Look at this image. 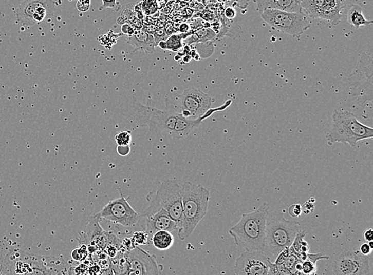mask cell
<instances>
[{
  "label": "cell",
  "mask_w": 373,
  "mask_h": 275,
  "mask_svg": "<svg viewBox=\"0 0 373 275\" xmlns=\"http://www.w3.org/2000/svg\"><path fill=\"white\" fill-rule=\"evenodd\" d=\"M213 99L199 88H187L180 95L171 93L165 97V108L189 120L202 117L213 105Z\"/></svg>",
  "instance_id": "9"
},
{
  "label": "cell",
  "mask_w": 373,
  "mask_h": 275,
  "mask_svg": "<svg viewBox=\"0 0 373 275\" xmlns=\"http://www.w3.org/2000/svg\"><path fill=\"white\" fill-rule=\"evenodd\" d=\"M156 1L158 3H161V2H162V1H163V0H156Z\"/></svg>",
  "instance_id": "45"
},
{
  "label": "cell",
  "mask_w": 373,
  "mask_h": 275,
  "mask_svg": "<svg viewBox=\"0 0 373 275\" xmlns=\"http://www.w3.org/2000/svg\"><path fill=\"white\" fill-rule=\"evenodd\" d=\"M133 112L138 125L147 127L155 137L169 138L174 140L178 113L167 108L160 110L151 105H144L136 99L133 101Z\"/></svg>",
  "instance_id": "7"
},
{
  "label": "cell",
  "mask_w": 373,
  "mask_h": 275,
  "mask_svg": "<svg viewBox=\"0 0 373 275\" xmlns=\"http://www.w3.org/2000/svg\"><path fill=\"white\" fill-rule=\"evenodd\" d=\"M364 240H366V241H372L373 240V231L371 228H369V229L366 230V231H364Z\"/></svg>",
  "instance_id": "40"
},
{
  "label": "cell",
  "mask_w": 373,
  "mask_h": 275,
  "mask_svg": "<svg viewBox=\"0 0 373 275\" xmlns=\"http://www.w3.org/2000/svg\"><path fill=\"white\" fill-rule=\"evenodd\" d=\"M350 95L364 106L372 101V54L364 53L349 76Z\"/></svg>",
  "instance_id": "10"
},
{
  "label": "cell",
  "mask_w": 373,
  "mask_h": 275,
  "mask_svg": "<svg viewBox=\"0 0 373 275\" xmlns=\"http://www.w3.org/2000/svg\"><path fill=\"white\" fill-rule=\"evenodd\" d=\"M369 271L368 256L359 250H345L333 261V275H365Z\"/></svg>",
  "instance_id": "15"
},
{
  "label": "cell",
  "mask_w": 373,
  "mask_h": 275,
  "mask_svg": "<svg viewBox=\"0 0 373 275\" xmlns=\"http://www.w3.org/2000/svg\"><path fill=\"white\" fill-rule=\"evenodd\" d=\"M259 14L262 19L273 30L294 37H300L310 27V23L303 12L266 10Z\"/></svg>",
  "instance_id": "11"
},
{
  "label": "cell",
  "mask_w": 373,
  "mask_h": 275,
  "mask_svg": "<svg viewBox=\"0 0 373 275\" xmlns=\"http://www.w3.org/2000/svg\"><path fill=\"white\" fill-rule=\"evenodd\" d=\"M220 1H221V0H218V2H220Z\"/></svg>",
  "instance_id": "46"
},
{
  "label": "cell",
  "mask_w": 373,
  "mask_h": 275,
  "mask_svg": "<svg viewBox=\"0 0 373 275\" xmlns=\"http://www.w3.org/2000/svg\"><path fill=\"white\" fill-rule=\"evenodd\" d=\"M324 0H303L302 11L311 18H319L321 9Z\"/></svg>",
  "instance_id": "23"
},
{
  "label": "cell",
  "mask_w": 373,
  "mask_h": 275,
  "mask_svg": "<svg viewBox=\"0 0 373 275\" xmlns=\"http://www.w3.org/2000/svg\"><path fill=\"white\" fill-rule=\"evenodd\" d=\"M11 275H69V263L62 258L38 256L23 250L7 253Z\"/></svg>",
  "instance_id": "3"
},
{
  "label": "cell",
  "mask_w": 373,
  "mask_h": 275,
  "mask_svg": "<svg viewBox=\"0 0 373 275\" xmlns=\"http://www.w3.org/2000/svg\"><path fill=\"white\" fill-rule=\"evenodd\" d=\"M121 30L123 34L127 35V37H130V36L133 35L136 30H135L132 26L129 25V24H127V23H126V24H123V25L122 26Z\"/></svg>",
  "instance_id": "36"
},
{
  "label": "cell",
  "mask_w": 373,
  "mask_h": 275,
  "mask_svg": "<svg viewBox=\"0 0 373 275\" xmlns=\"http://www.w3.org/2000/svg\"><path fill=\"white\" fill-rule=\"evenodd\" d=\"M372 249L369 247L368 244L365 243V244H362L360 246L359 251L363 256H368V254H371V251Z\"/></svg>",
  "instance_id": "38"
},
{
  "label": "cell",
  "mask_w": 373,
  "mask_h": 275,
  "mask_svg": "<svg viewBox=\"0 0 373 275\" xmlns=\"http://www.w3.org/2000/svg\"><path fill=\"white\" fill-rule=\"evenodd\" d=\"M301 225L295 221L286 219L282 213L268 215L265 230L264 252L271 261L275 260L282 250L292 245Z\"/></svg>",
  "instance_id": "5"
},
{
  "label": "cell",
  "mask_w": 373,
  "mask_h": 275,
  "mask_svg": "<svg viewBox=\"0 0 373 275\" xmlns=\"http://www.w3.org/2000/svg\"><path fill=\"white\" fill-rule=\"evenodd\" d=\"M146 232L148 237L159 231H172L178 230V226L171 219L165 210H159L155 213L146 217Z\"/></svg>",
  "instance_id": "16"
},
{
  "label": "cell",
  "mask_w": 373,
  "mask_h": 275,
  "mask_svg": "<svg viewBox=\"0 0 373 275\" xmlns=\"http://www.w3.org/2000/svg\"><path fill=\"white\" fill-rule=\"evenodd\" d=\"M190 30V25L188 23H181L179 27V31L181 34H185Z\"/></svg>",
  "instance_id": "41"
},
{
  "label": "cell",
  "mask_w": 373,
  "mask_h": 275,
  "mask_svg": "<svg viewBox=\"0 0 373 275\" xmlns=\"http://www.w3.org/2000/svg\"><path fill=\"white\" fill-rule=\"evenodd\" d=\"M270 214V205L264 203L253 212L242 213L239 222L229 229L237 247L245 251L264 252L267 219Z\"/></svg>",
  "instance_id": "1"
},
{
  "label": "cell",
  "mask_w": 373,
  "mask_h": 275,
  "mask_svg": "<svg viewBox=\"0 0 373 275\" xmlns=\"http://www.w3.org/2000/svg\"><path fill=\"white\" fill-rule=\"evenodd\" d=\"M259 13L266 10H278L287 12H303V0H253Z\"/></svg>",
  "instance_id": "17"
},
{
  "label": "cell",
  "mask_w": 373,
  "mask_h": 275,
  "mask_svg": "<svg viewBox=\"0 0 373 275\" xmlns=\"http://www.w3.org/2000/svg\"><path fill=\"white\" fill-rule=\"evenodd\" d=\"M276 270L275 263L261 251H245L234 266L236 275H275Z\"/></svg>",
  "instance_id": "13"
},
{
  "label": "cell",
  "mask_w": 373,
  "mask_h": 275,
  "mask_svg": "<svg viewBox=\"0 0 373 275\" xmlns=\"http://www.w3.org/2000/svg\"><path fill=\"white\" fill-rule=\"evenodd\" d=\"M121 5L120 3H117V0H102V4L100 7V11L106 9V8H111L114 11H119Z\"/></svg>",
  "instance_id": "30"
},
{
  "label": "cell",
  "mask_w": 373,
  "mask_h": 275,
  "mask_svg": "<svg viewBox=\"0 0 373 275\" xmlns=\"http://www.w3.org/2000/svg\"><path fill=\"white\" fill-rule=\"evenodd\" d=\"M294 275H317L316 273H312V274H306V273H303V271H294Z\"/></svg>",
  "instance_id": "43"
},
{
  "label": "cell",
  "mask_w": 373,
  "mask_h": 275,
  "mask_svg": "<svg viewBox=\"0 0 373 275\" xmlns=\"http://www.w3.org/2000/svg\"><path fill=\"white\" fill-rule=\"evenodd\" d=\"M147 201L150 205L140 214L141 217H146L155 213L159 210H165L171 219L178 224L180 228L182 219V197L181 187L175 181H164L157 189L149 193Z\"/></svg>",
  "instance_id": "6"
},
{
  "label": "cell",
  "mask_w": 373,
  "mask_h": 275,
  "mask_svg": "<svg viewBox=\"0 0 373 275\" xmlns=\"http://www.w3.org/2000/svg\"><path fill=\"white\" fill-rule=\"evenodd\" d=\"M113 275H160L155 257L136 247L113 258Z\"/></svg>",
  "instance_id": "8"
},
{
  "label": "cell",
  "mask_w": 373,
  "mask_h": 275,
  "mask_svg": "<svg viewBox=\"0 0 373 275\" xmlns=\"http://www.w3.org/2000/svg\"><path fill=\"white\" fill-rule=\"evenodd\" d=\"M249 0H221L220 4L223 7H239L240 9H246Z\"/></svg>",
  "instance_id": "28"
},
{
  "label": "cell",
  "mask_w": 373,
  "mask_h": 275,
  "mask_svg": "<svg viewBox=\"0 0 373 275\" xmlns=\"http://www.w3.org/2000/svg\"><path fill=\"white\" fill-rule=\"evenodd\" d=\"M117 146H130L132 142V134L129 131H121L115 136Z\"/></svg>",
  "instance_id": "27"
},
{
  "label": "cell",
  "mask_w": 373,
  "mask_h": 275,
  "mask_svg": "<svg viewBox=\"0 0 373 275\" xmlns=\"http://www.w3.org/2000/svg\"><path fill=\"white\" fill-rule=\"evenodd\" d=\"M140 8L143 15L153 16L159 11V3L156 0H143L140 3Z\"/></svg>",
  "instance_id": "25"
},
{
  "label": "cell",
  "mask_w": 373,
  "mask_h": 275,
  "mask_svg": "<svg viewBox=\"0 0 373 275\" xmlns=\"http://www.w3.org/2000/svg\"><path fill=\"white\" fill-rule=\"evenodd\" d=\"M347 22L357 29L361 27H368L373 23L371 20L365 18L363 14L362 7L358 4H352L349 7L347 13Z\"/></svg>",
  "instance_id": "20"
},
{
  "label": "cell",
  "mask_w": 373,
  "mask_h": 275,
  "mask_svg": "<svg viewBox=\"0 0 373 275\" xmlns=\"http://www.w3.org/2000/svg\"><path fill=\"white\" fill-rule=\"evenodd\" d=\"M313 201H308L307 202H306V204H305L303 206H302V209H303V212L304 214H307L310 213V212H311L313 210Z\"/></svg>",
  "instance_id": "39"
},
{
  "label": "cell",
  "mask_w": 373,
  "mask_h": 275,
  "mask_svg": "<svg viewBox=\"0 0 373 275\" xmlns=\"http://www.w3.org/2000/svg\"><path fill=\"white\" fill-rule=\"evenodd\" d=\"M328 259H329V257L327 256H324V254H321V253H318V254L307 253L306 254V260H310L313 263H316V262L319 261V260H328Z\"/></svg>",
  "instance_id": "35"
},
{
  "label": "cell",
  "mask_w": 373,
  "mask_h": 275,
  "mask_svg": "<svg viewBox=\"0 0 373 275\" xmlns=\"http://www.w3.org/2000/svg\"><path fill=\"white\" fill-rule=\"evenodd\" d=\"M217 38V33L210 28L198 29L189 38L188 44L195 43H212Z\"/></svg>",
  "instance_id": "22"
},
{
  "label": "cell",
  "mask_w": 373,
  "mask_h": 275,
  "mask_svg": "<svg viewBox=\"0 0 373 275\" xmlns=\"http://www.w3.org/2000/svg\"><path fill=\"white\" fill-rule=\"evenodd\" d=\"M221 14L223 16V18H227L229 20H234L236 19L237 11H236V7H223V10Z\"/></svg>",
  "instance_id": "31"
},
{
  "label": "cell",
  "mask_w": 373,
  "mask_h": 275,
  "mask_svg": "<svg viewBox=\"0 0 373 275\" xmlns=\"http://www.w3.org/2000/svg\"><path fill=\"white\" fill-rule=\"evenodd\" d=\"M181 187L183 211L178 234L180 240H185L207 214L210 193L203 185L192 182H185Z\"/></svg>",
  "instance_id": "2"
},
{
  "label": "cell",
  "mask_w": 373,
  "mask_h": 275,
  "mask_svg": "<svg viewBox=\"0 0 373 275\" xmlns=\"http://www.w3.org/2000/svg\"><path fill=\"white\" fill-rule=\"evenodd\" d=\"M343 8L342 0H324L319 18L329 22L332 25H338L342 21Z\"/></svg>",
  "instance_id": "18"
},
{
  "label": "cell",
  "mask_w": 373,
  "mask_h": 275,
  "mask_svg": "<svg viewBox=\"0 0 373 275\" xmlns=\"http://www.w3.org/2000/svg\"><path fill=\"white\" fill-rule=\"evenodd\" d=\"M288 213L290 214L293 218H297L303 213V209H302L301 205H293L289 207Z\"/></svg>",
  "instance_id": "33"
},
{
  "label": "cell",
  "mask_w": 373,
  "mask_h": 275,
  "mask_svg": "<svg viewBox=\"0 0 373 275\" xmlns=\"http://www.w3.org/2000/svg\"><path fill=\"white\" fill-rule=\"evenodd\" d=\"M152 244L159 250H167L175 243V238L170 231H159L152 234Z\"/></svg>",
  "instance_id": "21"
},
{
  "label": "cell",
  "mask_w": 373,
  "mask_h": 275,
  "mask_svg": "<svg viewBox=\"0 0 373 275\" xmlns=\"http://www.w3.org/2000/svg\"><path fill=\"white\" fill-rule=\"evenodd\" d=\"M126 41L132 45L136 50H143L146 53H153L155 52V43L154 36L146 30H137L133 35L126 38Z\"/></svg>",
  "instance_id": "19"
},
{
  "label": "cell",
  "mask_w": 373,
  "mask_h": 275,
  "mask_svg": "<svg viewBox=\"0 0 373 275\" xmlns=\"http://www.w3.org/2000/svg\"><path fill=\"white\" fill-rule=\"evenodd\" d=\"M368 245H369V247H371V249H372L373 248L372 241H369V243H368Z\"/></svg>",
  "instance_id": "44"
},
{
  "label": "cell",
  "mask_w": 373,
  "mask_h": 275,
  "mask_svg": "<svg viewBox=\"0 0 373 275\" xmlns=\"http://www.w3.org/2000/svg\"><path fill=\"white\" fill-rule=\"evenodd\" d=\"M97 215L101 220L111 221L127 228L136 225L141 218L140 214L130 206L122 192L120 198L109 201Z\"/></svg>",
  "instance_id": "12"
},
{
  "label": "cell",
  "mask_w": 373,
  "mask_h": 275,
  "mask_svg": "<svg viewBox=\"0 0 373 275\" xmlns=\"http://www.w3.org/2000/svg\"><path fill=\"white\" fill-rule=\"evenodd\" d=\"M0 275H11L7 254L0 252Z\"/></svg>",
  "instance_id": "26"
},
{
  "label": "cell",
  "mask_w": 373,
  "mask_h": 275,
  "mask_svg": "<svg viewBox=\"0 0 373 275\" xmlns=\"http://www.w3.org/2000/svg\"><path fill=\"white\" fill-rule=\"evenodd\" d=\"M183 34H173L170 36L166 41H161L158 46L162 50H167L170 51L177 52L181 50L182 47V39L184 38Z\"/></svg>",
  "instance_id": "24"
},
{
  "label": "cell",
  "mask_w": 373,
  "mask_h": 275,
  "mask_svg": "<svg viewBox=\"0 0 373 275\" xmlns=\"http://www.w3.org/2000/svg\"><path fill=\"white\" fill-rule=\"evenodd\" d=\"M132 239V240H134L136 242V244L141 245V244H146V241L148 240V234H146V231H144V232L137 231V232H135Z\"/></svg>",
  "instance_id": "32"
},
{
  "label": "cell",
  "mask_w": 373,
  "mask_h": 275,
  "mask_svg": "<svg viewBox=\"0 0 373 275\" xmlns=\"http://www.w3.org/2000/svg\"><path fill=\"white\" fill-rule=\"evenodd\" d=\"M91 0H78L77 8L81 12H86L90 8Z\"/></svg>",
  "instance_id": "34"
},
{
  "label": "cell",
  "mask_w": 373,
  "mask_h": 275,
  "mask_svg": "<svg viewBox=\"0 0 373 275\" xmlns=\"http://www.w3.org/2000/svg\"><path fill=\"white\" fill-rule=\"evenodd\" d=\"M197 1L204 6L212 5V4H214L215 3L218 2V0H197Z\"/></svg>",
  "instance_id": "42"
},
{
  "label": "cell",
  "mask_w": 373,
  "mask_h": 275,
  "mask_svg": "<svg viewBox=\"0 0 373 275\" xmlns=\"http://www.w3.org/2000/svg\"><path fill=\"white\" fill-rule=\"evenodd\" d=\"M55 6L53 0H23L16 8V16L23 26L32 27L51 18Z\"/></svg>",
  "instance_id": "14"
},
{
  "label": "cell",
  "mask_w": 373,
  "mask_h": 275,
  "mask_svg": "<svg viewBox=\"0 0 373 275\" xmlns=\"http://www.w3.org/2000/svg\"><path fill=\"white\" fill-rule=\"evenodd\" d=\"M372 137L373 129L371 127L361 124L353 113L343 110H335L330 130L326 134L329 146L344 143L352 147L358 142Z\"/></svg>",
  "instance_id": "4"
},
{
  "label": "cell",
  "mask_w": 373,
  "mask_h": 275,
  "mask_svg": "<svg viewBox=\"0 0 373 275\" xmlns=\"http://www.w3.org/2000/svg\"><path fill=\"white\" fill-rule=\"evenodd\" d=\"M117 153L121 156L128 155L130 151V146H117Z\"/></svg>",
  "instance_id": "37"
},
{
  "label": "cell",
  "mask_w": 373,
  "mask_h": 275,
  "mask_svg": "<svg viewBox=\"0 0 373 275\" xmlns=\"http://www.w3.org/2000/svg\"><path fill=\"white\" fill-rule=\"evenodd\" d=\"M317 267H316V263H312L310 260H305L302 263V271L306 274H312V273H316Z\"/></svg>",
  "instance_id": "29"
}]
</instances>
